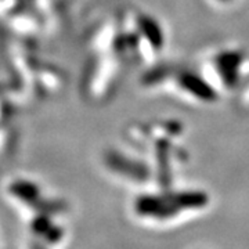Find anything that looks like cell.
<instances>
[{
	"instance_id": "obj_3",
	"label": "cell",
	"mask_w": 249,
	"mask_h": 249,
	"mask_svg": "<svg viewBox=\"0 0 249 249\" xmlns=\"http://www.w3.org/2000/svg\"><path fill=\"white\" fill-rule=\"evenodd\" d=\"M175 83L181 93L199 103H213L214 100H217V91L205 76L196 75L194 72L180 71Z\"/></svg>"
},
{
	"instance_id": "obj_4",
	"label": "cell",
	"mask_w": 249,
	"mask_h": 249,
	"mask_svg": "<svg viewBox=\"0 0 249 249\" xmlns=\"http://www.w3.org/2000/svg\"><path fill=\"white\" fill-rule=\"evenodd\" d=\"M217 1H230V0H217Z\"/></svg>"
},
{
	"instance_id": "obj_1",
	"label": "cell",
	"mask_w": 249,
	"mask_h": 249,
	"mask_svg": "<svg viewBox=\"0 0 249 249\" xmlns=\"http://www.w3.org/2000/svg\"><path fill=\"white\" fill-rule=\"evenodd\" d=\"M209 202V196L204 191H175L160 196H142L136 201V212L142 217L155 220L173 219L181 212L202 209Z\"/></svg>"
},
{
	"instance_id": "obj_2",
	"label": "cell",
	"mask_w": 249,
	"mask_h": 249,
	"mask_svg": "<svg viewBox=\"0 0 249 249\" xmlns=\"http://www.w3.org/2000/svg\"><path fill=\"white\" fill-rule=\"evenodd\" d=\"M208 71L216 78V86L232 90L249 72V55L240 50H226L214 54L208 62Z\"/></svg>"
}]
</instances>
